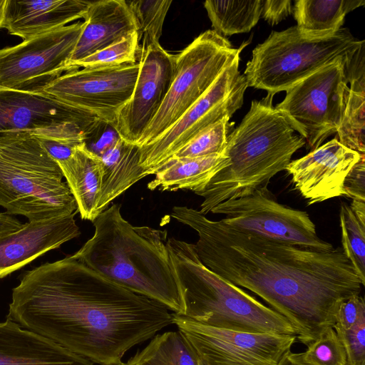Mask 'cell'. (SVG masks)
Wrapping results in <instances>:
<instances>
[{"mask_svg":"<svg viewBox=\"0 0 365 365\" xmlns=\"http://www.w3.org/2000/svg\"><path fill=\"white\" fill-rule=\"evenodd\" d=\"M364 41L347 28L319 39L303 37L296 26L272 31L253 49L244 75L248 86L276 94L329 63L343 61L348 65Z\"/></svg>","mask_w":365,"mask_h":365,"instance_id":"cell-7","label":"cell"},{"mask_svg":"<svg viewBox=\"0 0 365 365\" xmlns=\"http://www.w3.org/2000/svg\"><path fill=\"white\" fill-rule=\"evenodd\" d=\"M58 163L37 137L0 134V206L29 221L78 212Z\"/></svg>","mask_w":365,"mask_h":365,"instance_id":"cell-6","label":"cell"},{"mask_svg":"<svg viewBox=\"0 0 365 365\" xmlns=\"http://www.w3.org/2000/svg\"><path fill=\"white\" fill-rule=\"evenodd\" d=\"M77 212L29 221L19 230L0 235V279L21 269L46 252L78 237Z\"/></svg>","mask_w":365,"mask_h":365,"instance_id":"cell-18","label":"cell"},{"mask_svg":"<svg viewBox=\"0 0 365 365\" xmlns=\"http://www.w3.org/2000/svg\"><path fill=\"white\" fill-rule=\"evenodd\" d=\"M0 365H97L8 319L0 322Z\"/></svg>","mask_w":365,"mask_h":365,"instance_id":"cell-21","label":"cell"},{"mask_svg":"<svg viewBox=\"0 0 365 365\" xmlns=\"http://www.w3.org/2000/svg\"><path fill=\"white\" fill-rule=\"evenodd\" d=\"M135 87L129 100L119 110L115 128L121 139L138 144L153 119L170 86L175 70V56L160 43L140 53Z\"/></svg>","mask_w":365,"mask_h":365,"instance_id":"cell-16","label":"cell"},{"mask_svg":"<svg viewBox=\"0 0 365 365\" xmlns=\"http://www.w3.org/2000/svg\"><path fill=\"white\" fill-rule=\"evenodd\" d=\"M274 94L254 100L239 125L227 135L224 154L228 165L216 173L197 195L203 197L199 210L206 215L217 205L246 197L267 185L286 170L304 138L295 133L272 104Z\"/></svg>","mask_w":365,"mask_h":365,"instance_id":"cell-4","label":"cell"},{"mask_svg":"<svg viewBox=\"0 0 365 365\" xmlns=\"http://www.w3.org/2000/svg\"><path fill=\"white\" fill-rule=\"evenodd\" d=\"M38 138L48 153L57 163L68 158L73 153L76 146L78 145L76 143L48 138Z\"/></svg>","mask_w":365,"mask_h":365,"instance_id":"cell-39","label":"cell"},{"mask_svg":"<svg viewBox=\"0 0 365 365\" xmlns=\"http://www.w3.org/2000/svg\"><path fill=\"white\" fill-rule=\"evenodd\" d=\"M171 216L196 231L205 266L261 297L306 346L334 327L341 303L364 287L341 247L323 252L266 238L187 206H174Z\"/></svg>","mask_w":365,"mask_h":365,"instance_id":"cell-1","label":"cell"},{"mask_svg":"<svg viewBox=\"0 0 365 365\" xmlns=\"http://www.w3.org/2000/svg\"><path fill=\"white\" fill-rule=\"evenodd\" d=\"M364 318H365L364 297L361 295H355L341 303L336 312L334 325L349 329Z\"/></svg>","mask_w":365,"mask_h":365,"instance_id":"cell-36","label":"cell"},{"mask_svg":"<svg viewBox=\"0 0 365 365\" xmlns=\"http://www.w3.org/2000/svg\"><path fill=\"white\" fill-rule=\"evenodd\" d=\"M138 61V41L136 31L116 43L98 51L71 65V70L80 68H103L133 64Z\"/></svg>","mask_w":365,"mask_h":365,"instance_id":"cell-32","label":"cell"},{"mask_svg":"<svg viewBox=\"0 0 365 365\" xmlns=\"http://www.w3.org/2000/svg\"><path fill=\"white\" fill-rule=\"evenodd\" d=\"M7 318L97 365H122L129 349L173 324L164 305L72 255L26 272Z\"/></svg>","mask_w":365,"mask_h":365,"instance_id":"cell-2","label":"cell"},{"mask_svg":"<svg viewBox=\"0 0 365 365\" xmlns=\"http://www.w3.org/2000/svg\"><path fill=\"white\" fill-rule=\"evenodd\" d=\"M299 353L287 354L292 365H347L344 348L334 329L329 327Z\"/></svg>","mask_w":365,"mask_h":365,"instance_id":"cell-31","label":"cell"},{"mask_svg":"<svg viewBox=\"0 0 365 365\" xmlns=\"http://www.w3.org/2000/svg\"><path fill=\"white\" fill-rule=\"evenodd\" d=\"M90 3L83 0H7L2 28L26 41L83 19Z\"/></svg>","mask_w":365,"mask_h":365,"instance_id":"cell-20","label":"cell"},{"mask_svg":"<svg viewBox=\"0 0 365 365\" xmlns=\"http://www.w3.org/2000/svg\"><path fill=\"white\" fill-rule=\"evenodd\" d=\"M83 26L77 22L0 49V90L41 92L69 71Z\"/></svg>","mask_w":365,"mask_h":365,"instance_id":"cell-14","label":"cell"},{"mask_svg":"<svg viewBox=\"0 0 365 365\" xmlns=\"http://www.w3.org/2000/svg\"><path fill=\"white\" fill-rule=\"evenodd\" d=\"M23 225L19 220L6 212L0 213V235L16 231Z\"/></svg>","mask_w":365,"mask_h":365,"instance_id":"cell-40","label":"cell"},{"mask_svg":"<svg viewBox=\"0 0 365 365\" xmlns=\"http://www.w3.org/2000/svg\"><path fill=\"white\" fill-rule=\"evenodd\" d=\"M333 328L344 348L347 365H365V318L349 329Z\"/></svg>","mask_w":365,"mask_h":365,"instance_id":"cell-34","label":"cell"},{"mask_svg":"<svg viewBox=\"0 0 365 365\" xmlns=\"http://www.w3.org/2000/svg\"><path fill=\"white\" fill-rule=\"evenodd\" d=\"M101 121L42 92L0 91V134L24 132L79 144Z\"/></svg>","mask_w":365,"mask_h":365,"instance_id":"cell-13","label":"cell"},{"mask_svg":"<svg viewBox=\"0 0 365 365\" xmlns=\"http://www.w3.org/2000/svg\"><path fill=\"white\" fill-rule=\"evenodd\" d=\"M339 225L342 250L365 286V201L341 203Z\"/></svg>","mask_w":365,"mask_h":365,"instance_id":"cell-28","label":"cell"},{"mask_svg":"<svg viewBox=\"0 0 365 365\" xmlns=\"http://www.w3.org/2000/svg\"><path fill=\"white\" fill-rule=\"evenodd\" d=\"M344 190L345 196L352 200L365 201V158L363 156L346 175Z\"/></svg>","mask_w":365,"mask_h":365,"instance_id":"cell-37","label":"cell"},{"mask_svg":"<svg viewBox=\"0 0 365 365\" xmlns=\"http://www.w3.org/2000/svg\"><path fill=\"white\" fill-rule=\"evenodd\" d=\"M122 365H199L192 349L178 331H166L151 339Z\"/></svg>","mask_w":365,"mask_h":365,"instance_id":"cell-27","label":"cell"},{"mask_svg":"<svg viewBox=\"0 0 365 365\" xmlns=\"http://www.w3.org/2000/svg\"><path fill=\"white\" fill-rule=\"evenodd\" d=\"M292 12L290 0H263L261 17L274 26L285 19Z\"/></svg>","mask_w":365,"mask_h":365,"instance_id":"cell-38","label":"cell"},{"mask_svg":"<svg viewBox=\"0 0 365 365\" xmlns=\"http://www.w3.org/2000/svg\"><path fill=\"white\" fill-rule=\"evenodd\" d=\"M346 104L336 131L338 140L361 155L365 153V76L350 78Z\"/></svg>","mask_w":365,"mask_h":365,"instance_id":"cell-29","label":"cell"},{"mask_svg":"<svg viewBox=\"0 0 365 365\" xmlns=\"http://www.w3.org/2000/svg\"><path fill=\"white\" fill-rule=\"evenodd\" d=\"M173 324L195 352L199 365H279L295 335L215 327L173 314Z\"/></svg>","mask_w":365,"mask_h":365,"instance_id":"cell-12","label":"cell"},{"mask_svg":"<svg viewBox=\"0 0 365 365\" xmlns=\"http://www.w3.org/2000/svg\"><path fill=\"white\" fill-rule=\"evenodd\" d=\"M211 212L224 215L222 222L241 231L318 251L334 248L317 235L307 212L279 203L267 185L248 196L226 200Z\"/></svg>","mask_w":365,"mask_h":365,"instance_id":"cell-11","label":"cell"},{"mask_svg":"<svg viewBox=\"0 0 365 365\" xmlns=\"http://www.w3.org/2000/svg\"><path fill=\"white\" fill-rule=\"evenodd\" d=\"M346 65L337 61L325 66L285 91L275 106L312 150L341 124L349 91Z\"/></svg>","mask_w":365,"mask_h":365,"instance_id":"cell-9","label":"cell"},{"mask_svg":"<svg viewBox=\"0 0 365 365\" xmlns=\"http://www.w3.org/2000/svg\"><path fill=\"white\" fill-rule=\"evenodd\" d=\"M241 50L233 48L214 30H207L175 55L169 90L137 145L140 148L150 144L170 128L210 88Z\"/></svg>","mask_w":365,"mask_h":365,"instance_id":"cell-8","label":"cell"},{"mask_svg":"<svg viewBox=\"0 0 365 365\" xmlns=\"http://www.w3.org/2000/svg\"><path fill=\"white\" fill-rule=\"evenodd\" d=\"M58 164L81 217L93 222L99 215L97 208L102 176L101 158L82 143L76 146L68 158Z\"/></svg>","mask_w":365,"mask_h":365,"instance_id":"cell-22","label":"cell"},{"mask_svg":"<svg viewBox=\"0 0 365 365\" xmlns=\"http://www.w3.org/2000/svg\"><path fill=\"white\" fill-rule=\"evenodd\" d=\"M7 0H0V28H2L6 16Z\"/></svg>","mask_w":365,"mask_h":365,"instance_id":"cell-41","label":"cell"},{"mask_svg":"<svg viewBox=\"0 0 365 365\" xmlns=\"http://www.w3.org/2000/svg\"><path fill=\"white\" fill-rule=\"evenodd\" d=\"M93 225V235L72 257L182 315L183 290L167 243V232L132 225L116 203L102 212Z\"/></svg>","mask_w":365,"mask_h":365,"instance_id":"cell-3","label":"cell"},{"mask_svg":"<svg viewBox=\"0 0 365 365\" xmlns=\"http://www.w3.org/2000/svg\"><path fill=\"white\" fill-rule=\"evenodd\" d=\"M288 352H289V351H288ZM288 352H287V353H288ZM287 354H286L284 355V356L282 359V360L280 361V362H279V365H292V364H291L288 361V360L287 359V357H286Z\"/></svg>","mask_w":365,"mask_h":365,"instance_id":"cell-42","label":"cell"},{"mask_svg":"<svg viewBox=\"0 0 365 365\" xmlns=\"http://www.w3.org/2000/svg\"><path fill=\"white\" fill-rule=\"evenodd\" d=\"M240 60L238 55L170 128L150 144L140 148V165L146 176L154 175L199 133L224 117L231 118L242 107L248 85L239 70Z\"/></svg>","mask_w":365,"mask_h":365,"instance_id":"cell-10","label":"cell"},{"mask_svg":"<svg viewBox=\"0 0 365 365\" xmlns=\"http://www.w3.org/2000/svg\"><path fill=\"white\" fill-rule=\"evenodd\" d=\"M83 19L81 33L67 63L69 71L72 63L137 31L135 18L125 0L91 1Z\"/></svg>","mask_w":365,"mask_h":365,"instance_id":"cell-19","label":"cell"},{"mask_svg":"<svg viewBox=\"0 0 365 365\" xmlns=\"http://www.w3.org/2000/svg\"><path fill=\"white\" fill-rule=\"evenodd\" d=\"M99 158L102 163L97 208L100 215L114 199L146 175L140 165V148L123 139Z\"/></svg>","mask_w":365,"mask_h":365,"instance_id":"cell-23","label":"cell"},{"mask_svg":"<svg viewBox=\"0 0 365 365\" xmlns=\"http://www.w3.org/2000/svg\"><path fill=\"white\" fill-rule=\"evenodd\" d=\"M229 159L223 153L197 158L172 159L154 173V179L148 188L154 190L176 191L190 190L197 194L211 178L228 165Z\"/></svg>","mask_w":365,"mask_h":365,"instance_id":"cell-24","label":"cell"},{"mask_svg":"<svg viewBox=\"0 0 365 365\" xmlns=\"http://www.w3.org/2000/svg\"><path fill=\"white\" fill-rule=\"evenodd\" d=\"M263 0L204 2L214 31L223 37L249 32L261 17Z\"/></svg>","mask_w":365,"mask_h":365,"instance_id":"cell-26","label":"cell"},{"mask_svg":"<svg viewBox=\"0 0 365 365\" xmlns=\"http://www.w3.org/2000/svg\"><path fill=\"white\" fill-rule=\"evenodd\" d=\"M364 4V0H297L293 8L296 26L306 38H327L341 29L348 13Z\"/></svg>","mask_w":365,"mask_h":365,"instance_id":"cell-25","label":"cell"},{"mask_svg":"<svg viewBox=\"0 0 365 365\" xmlns=\"http://www.w3.org/2000/svg\"><path fill=\"white\" fill-rule=\"evenodd\" d=\"M120 139L113 125L101 120L86 137L83 143L91 152L100 157Z\"/></svg>","mask_w":365,"mask_h":365,"instance_id":"cell-35","label":"cell"},{"mask_svg":"<svg viewBox=\"0 0 365 365\" xmlns=\"http://www.w3.org/2000/svg\"><path fill=\"white\" fill-rule=\"evenodd\" d=\"M230 118L224 117L199 133L177 150L168 160L223 153L227 144Z\"/></svg>","mask_w":365,"mask_h":365,"instance_id":"cell-33","label":"cell"},{"mask_svg":"<svg viewBox=\"0 0 365 365\" xmlns=\"http://www.w3.org/2000/svg\"><path fill=\"white\" fill-rule=\"evenodd\" d=\"M167 243L183 290L180 316L231 330L295 335L283 316L205 266L194 244L174 237Z\"/></svg>","mask_w":365,"mask_h":365,"instance_id":"cell-5","label":"cell"},{"mask_svg":"<svg viewBox=\"0 0 365 365\" xmlns=\"http://www.w3.org/2000/svg\"><path fill=\"white\" fill-rule=\"evenodd\" d=\"M140 64L84 68L64 73L41 92L115 126L119 110L129 100Z\"/></svg>","mask_w":365,"mask_h":365,"instance_id":"cell-15","label":"cell"},{"mask_svg":"<svg viewBox=\"0 0 365 365\" xmlns=\"http://www.w3.org/2000/svg\"><path fill=\"white\" fill-rule=\"evenodd\" d=\"M364 155L334 138L306 155L290 161L286 170L308 205L345 196L344 183L353 166Z\"/></svg>","mask_w":365,"mask_h":365,"instance_id":"cell-17","label":"cell"},{"mask_svg":"<svg viewBox=\"0 0 365 365\" xmlns=\"http://www.w3.org/2000/svg\"><path fill=\"white\" fill-rule=\"evenodd\" d=\"M127 3L136 22L139 56L149 46L159 43L172 1L134 0L127 1Z\"/></svg>","mask_w":365,"mask_h":365,"instance_id":"cell-30","label":"cell"}]
</instances>
